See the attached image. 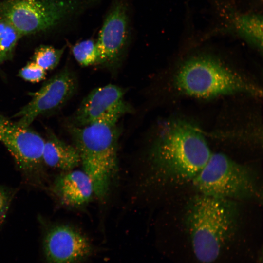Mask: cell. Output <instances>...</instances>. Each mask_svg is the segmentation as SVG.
I'll return each instance as SVG.
<instances>
[{"label":"cell","instance_id":"cell-15","mask_svg":"<svg viewBox=\"0 0 263 263\" xmlns=\"http://www.w3.org/2000/svg\"><path fill=\"white\" fill-rule=\"evenodd\" d=\"M21 38L9 23L0 17V65L12 57Z\"/></svg>","mask_w":263,"mask_h":263},{"label":"cell","instance_id":"cell-6","mask_svg":"<svg viewBox=\"0 0 263 263\" xmlns=\"http://www.w3.org/2000/svg\"><path fill=\"white\" fill-rule=\"evenodd\" d=\"M86 0H3L0 17L22 37L45 31L85 4Z\"/></svg>","mask_w":263,"mask_h":263},{"label":"cell","instance_id":"cell-12","mask_svg":"<svg viewBox=\"0 0 263 263\" xmlns=\"http://www.w3.org/2000/svg\"><path fill=\"white\" fill-rule=\"evenodd\" d=\"M222 22L220 30L236 34L259 51L263 46L262 17L242 13L222 0H210Z\"/></svg>","mask_w":263,"mask_h":263},{"label":"cell","instance_id":"cell-13","mask_svg":"<svg viewBox=\"0 0 263 263\" xmlns=\"http://www.w3.org/2000/svg\"><path fill=\"white\" fill-rule=\"evenodd\" d=\"M53 190L60 201L69 207H80L88 203L94 193L92 182L83 170L71 169L56 179Z\"/></svg>","mask_w":263,"mask_h":263},{"label":"cell","instance_id":"cell-3","mask_svg":"<svg viewBox=\"0 0 263 263\" xmlns=\"http://www.w3.org/2000/svg\"><path fill=\"white\" fill-rule=\"evenodd\" d=\"M120 117L111 115L83 126L68 125L82 170L90 178L94 193L99 199L107 195L116 172Z\"/></svg>","mask_w":263,"mask_h":263},{"label":"cell","instance_id":"cell-4","mask_svg":"<svg viewBox=\"0 0 263 263\" xmlns=\"http://www.w3.org/2000/svg\"><path fill=\"white\" fill-rule=\"evenodd\" d=\"M173 85L181 94L200 99L244 94L260 97L255 83L213 56L199 55L186 59L176 71Z\"/></svg>","mask_w":263,"mask_h":263},{"label":"cell","instance_id":"cell-20","mask_svg":"<svg viewBox=\"0 0 263 263\" xmlns=\"http://www.w3.org/2000/svg\"><path fill=\"white\" fill-rule=\"evenodd\" d=\"M9 119L7 117H5L0 113V125L5 123Z\"/></svg>","mask_w":263,"mask_h":263},{"label":"cell","instance_id":"cell-17","mask_svg":"<svg viewBox=\"0 0 263 263\" xmlns=\"http://www.w3.org/2000/svg\"><path fill=\"white\" fill-rule=\"evenodd\" d=\"M64 51V48L41 45L34 52L33 61L45 71L51 70L58 64Z\"/></svg>","mask_w":263,"mask_h":263},{"label":"cell","instance_id":"cell-8","mask_svg":"<svg viewBox=\"0 0 263 263\" xmlns=\"http://www.w3.org/2000/svg\"><path fill=\"white\" fill-rule=\"evenodd\" d=\"M42 248L45 263H83L96 251L84 233L66 225L50 227L44 236Z\"/></svg>","mask_w":263,"mask_h":263},{"label":"cell","instance_id":"cell-16","mask_svg":"<svg viewBox=\"0 0 263 263\" xmlns=\"http://www.w3.org/2000/svg\"><path fill=\"white\" fill-rule=\"evenodd\" d=\"M72 54L77 62L83 66L99 64V56L96 41L92 39L78 42L72 47Z\"/></svg>","mask_w":263,"mask_h":263},{"label":"cell","instance_id":"cell-10","mask_svg":"<svg viewBox=\"0 0 263 263\" xmlns=\"http://www.w3.org/2000/svg\"><path fill=\"white\" fill-rule=\"evenodd\" d=\"M124 90L108 84L92 90L82 101L74 113L70 124L83 126L106 116L131 113L132 108L124 100Z\"/></svg>","mask_w":263,"mask_h":263},{"label":"cell","instance_id":"cell-5","mask_svg":"<svg viewBox=\"0 0 263 263\" xmlns=\"http://www.w3.org/2000/svg\"><path fill=\"white\" fill-rule=\"evenodd\" d=\"M198 194L237 202L262 199L259 180L247 166L221 152H212L192 180Z\"/></svg>","mask_w":263,"mask_h":263},{"label":"cell","instance_id":"cell-9","mask_svg":"<svg viewBox=\"0 0 263 263\" xmlns=\"http://www.w3.org/2000/svg\"><path fill=\"white\" fill-rule=\"evenodd\" d=\"M129 17L125 0H113L96 41L99 64L114 67L122 58L129 37Z\"/></svg>","mask_w":263,"mask_h":263},{"label":"cell","instance_id":"cell-18","mask_svg":"<svg viewBox=\"0 0 263 263\" xmlns=\"http://www.w3.org/2000/svg\"><path fill=\"white\" fill-rule=\"evenodd\" d=\"M46 72L33 61L21 68L19 72V76L27 81L38 82L45 78Z\"/></svg>","mask_w":263,"mask_h":263},{"label":"cell","instance_id":"cell-2","mask_svg":"<svg viewBox=\"0 0 263 263\" xmlns=\"http://www.w3.org/2000/svg\"><path fill=\"white\" fill-rule=\"evenodd\" d=\"M236 203L198 193L189 202L185 225L193 253L200 263L215 262L234 240L239 226Z\"/></svg>","mask_w":263,"mask_h":263},{"label":"cell","instance_id":"cell-7","mask_svg":"<svg viewBox=\"0 0 263 263\" xmlns=\"http://www.w3.org/2000/svg\"><path fill=\"white\" fill-rule=\"evenodd\" d=\"M78 81L75 75L65 68L56 74L33 94L31 101L15 115L17 124L29 127L39 115L60 108L75 94Z\"/></svg>","mask_w":263,"mask_h":263},{"label":"cell","instance_id":"cell-11","mask_svg":"<svg viewBox=\"0 0 263 263\" xmlns=\"http://www.w3.org/2000/svg\"><path fill=\"white\" fill-rule=\"evenodd\" d=\"M0 141L22 170L32 171L43 163L45 140L29 127L20 126L9 119L0 125Z\"/></svg>","mask_w":263,"mask_h":263},{"label":"cell","instance_id":"cell-1","mask_svg":"<svg viewBox=\"0 0 263 263\" xmlns=\"http://www.w3.org/2000/svg\"><path fill=\"white\" fill-rule=\"evenodd\" d=\"M211 153L200 129L183 119H170L162 125L149 152L151 180L161 185L191 183Z\"/></svg>","mask_w":263,"mask_h":263},{"label":"cell","instance_id":"cell-19","mask_svg":"<svg viewBox=\"0 0 263 263\" xmlns=\"http://www.w3.org/2000/svg\"><path fill=\"white\" fill-rule=\"evenodd\" d=\"M11 199V195L10 192L0 187V222L6 214Z\"/></svg>","mask_w":263,"mask_h":263},{"label":"cell","instance_id":"cell-14","mask_svg":"<svg viewBox=\"0 0 263 263\" xmlns=\"http://www.w3.org/2000/svg\"><path fill=\"white\" fill-rule=\"evenodd\" d=\"M42 162L49 167L65 171L74 169L80 164L76 148L53 133L45 140Z\"/></svg>","mask_w":263,"mask_h":263}]
</instances>
